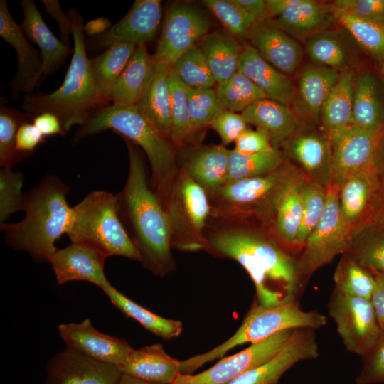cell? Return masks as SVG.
<instances>
[{"mask_svg":"<svg viewBox=\"0 0 384 384\" xmlns=\"http://www.w3.org/2000/svg\"><path fill=\"white\" fill-rule=\"evenodd\" d=\"M225 222L206 236V250L232 258L245 269L260 305L272 307L297 299L303 279L294 254L260 227Z\"/></svg>","mask_w":384,"mask_h":384,"instance_id":"obj_1","label":"cell"},{"mask_svg":"<svg viewBox=\"0 0 384 384\" xmlns=\"http://www.w3.org/2000/svg\"><path fill=\"white\" fill-rule=\"evenodd\" d=\"M129 172L123 190L117 195L118 211L143 265L163 277L174 268L171 233L165 211L149 185L147 170L138 147L124 139Z\"/></svg>","mask_w":384,"mask_h":384,"instance_id":"obj_2","label":"cell"},{"mask_svg":"<svg viewBox=\"0 0 384 384\" xmlns=\"http://www.w3.org/2000/svg\"><path fill=\"white\" fill-rule=\"evenodd\" d=\"M69 190L57 176H44L24 194V218L0 225L6 243L26 252L37 262H48L58 250L55 242L67 233L71 224L73 208L66 200Z\"/></svg>","mask_w":384,"mask_h":384,"instance_id":"obj_3","label":"cell"},{"mask_svg":"<svg viewBox=\"0 0 384 384\" xmlns=\"http://www.w3.org/2000/svg\"><path fill=\"white\" fill-rule=\"evenodd\" d=\"M71 20L73 53L61 86L49 94L24 95L22 109L33 117L43 112L55 114L67 133L75 125L83 126L90 111L101 105L94 82L90 59L87 57L83 18L75 9L68 14Z\"/></svg>","mask_w":384,"mask_h":384,"instance_id":"obj_4","label":"cell"},{"mask_svg":"<svg viewBox=\"0 0 384 384\" xmlns=\"http://www.w3.org/2000/svg\"><path fill=\"white\" fill-rule=\"evenodd\" d=\"M304 175L289 160L266 175L226 183L208 194L211 213L228 222L270 228L278 203L287 188Z\"/></svg>","mask_w":384,"mask_h":384,"instance_id":"obj_5","label":"cell"},{"mask_svg":"<svg viewBox=\"0 0 384 384\" xmlns=\"http://www.w3.org/2000/svg\"><path fill=\"white\" fill-rule=\"evenodd\" d=\"M112 129L140 146L146 153L151 169L154 191L164 188L178 171L176 152L170 139L160 134L143 117L135 105L103 107L90 114L74 139Z\"/></svg>","mask_w":384,"mask_h":384,"instance_id":"obj_6","label":"cell"},{"mask_svg":"<svg viewBox=\"0 0 384 384\" xmlns=\"http://www.w3.org/2000/svg\"><path fill=\"white\" fill-rule=\"evenodd\" d=\"M73 208L71 224L66 233L71 243L89 247L106 258L118 255L141 261L140 254L119 215L116 196L95 190Z\"/></svg>","mask_w":384,"mask_h":384,"instance_id":"obj_7","label":"cell"},{"mask_svg":"<svg viewBox=\"0 0 384 384\" xmlns=\"http://www.w3.org/2000/svg\"><path fill=\"white\" fill-rule=\"evenodd\" d=\"M326 324V316L316 310H303L297 299L272 307L255 302L240 326L230 338L206 353L180 361V373L191 374L206 363L221 358L237 346L255 343L284 330L317 329Z\"/></svg>","mask_w":384,"mask_h":384,"instance_id":"obj_8","label":"cell"},{"mask_svg":"<svg viewBox=\"0 0 384 384\" xmlns=\"http://www.w3.org/2000/svg\"><path fill=\"white\" fill-rule=\"evenodd\" d=\"M155 193L168 219L172 246L185 251L206 250L205 229L211 207L206 190L182 167Z\"/></svg>","mask_w":384,"mask_h":384,"instance_id":"obj_9","label":"cell"},{"mask_svg":"<svg viewBox=\"0 0 384 384\" xmlns=\"http://www.w3.org/2000/svg\"><path fill=\"white\" fill-rule=\"evenodd\" d=\"M339 191V186H328L322 216L299 253L297 267L303 280L336 255L346 253L351 244L354 231L342 218Z\"/></svg>","mask_w":384,"mask_h":384,"instance_id":"obj_10","label":"cell"},{"mask_svg":"<svg viewBox=\"0 0 384 384\" xmlns=\"http://www.w3.org/2000/svg\"><path fill=\"white\" fill-rule=\"evenodd\" d=\"M384 135V124L351 125L329 136L331 148L330 185L341 186L348 178L373 169Z\"/></svg>","mask_w":384,"mask_h":384,"instance_id":"obj_11","label":"cell"},{"mask_svg":"<svg viewBox=\"0 0 384 384\" xmlns=\"http://www.w3.org/2000/svg\"><path fill=\"white\" fill-rule=\"evenodd\" d=\"M328 309L346 348L362 357L369 353L383 331L370 300L334 290Z\"/></svg>","mask_w":384,"mask_h":384,"instance_id":"obj_12","label":"cell"},{"mask_svg":"<svg viewBox=\"0 0 384 384\" xmlns=\"http://www.w3.org/2000/svg\"><path fill=\"white\" fill-rule=\"evenodd\" d=\"M210 25L208 18L196 6L186 3L171 5L167 9L153 58L172 67L183 53L209 33Z\"/></svg>","mask_w":384,"mask_h":384,"instance_id":"obj_13","label":"cell"},{"mask_svg":"<svg viewBox=\"0 0 384 384\" xmlns=\"http://www.w3.org/2000/svg\"><path fill=\"white\" fill-rule=\"evenodd\" d=\"M294 330H284L252 343L239 353L221 358L214 366L198 374H180L173 384H228L272 358L282 348Z\"/></svg>","mask_w":384,"mask_h":384,"instance_id":"obj_14","label":"cell"},{"mask_svg":"<svg viewBox=\"0 0 384 384\" xmlns=\"http://www.w3.org/2000/svg\"><path fill=\"white\" fill-rule=\"evenodd\" d=\"M268 19L299 41L329 29L336 21L332 3L315 0H267Z\"/></svg>","mask_w":384,"mask_h":384,"instance_id":"obj_15","label":"cell"},{"mask_svg":"<svg viewBox=\"0 0 384 384\" xmlns=\"http://www.w3.org/2000/svg\"><path fill=\"white\" fill-rule=\"evenodd\" d=\"M285 158L304 174L307 180L328 187L331 180V148L329 137L312 127H299L281 145Z\"/></svg>","mask_w":384,"mask_h":384,"instance_id":"obj_16","label":"cell"},{"mask_svg":"<svg viewBox=\"0 0 384 384\" xmlns=\"http://www.w3.org/2000/svg\"><path fill=\"white\" fill-rule=\"evenodd\" d=\"M318 356L315 329H296L272 358L228 384H277L282 375L296 363L314 359Z\"/></svg>","mask_w":384,"mask_h":384,"instance_id":"obj_17","label":"cell"},{"mask_svg":"<svg viewBox=\"0 0 384 384\" xmlns=\"http://www.w3.org/2000/svg\"><path fill=\"white\" fill-rule=\"evenodd\" d=\"M58 331L66 348L118 367L134 350L125 340L98 331L89 319L79 323L61 324Z\"/></svg>","mask_w":384,"mask_h":384,"instance_id":"obj_18","label":"cell"},{"mask_svg":"<svg viewBox=\"0 0 384 384\" xmlns=\"http://www.w3.org/2000/svg\"><path fill=\"white\" fill-rule=\"evenodd\" d=\"M0 36L14 48L18 58L17 73L9 84L11 98L15 101L21 92L31 94L42 79V58L13 19L5 0L0 1Z\"/></svg>","mask_w":384,"mask_h":384,"instance_id":"obj_19","label":"cell"},{"mask_svg":"<svg viewBox=\"0 0 384 384\" xmlns=\"http://www.w3.org/2000/svg\"><path fill=\"white\" fill-rule=\"evenodd\" d=\"M44 384H117L119 367L65 348L46 364Z\"/></svg>","mask_w":384,"mask_h":384,"instance_id":"obj_20","label":"cell"},{"mask_svg":"<svg viewBox=\"0 0 384 384\" xmlns=\"http://www.w3.org/2000/svg\"><path fill=\"white\" fill-rule=\"evenodd\" d=\"M161 15V1L137 0L119 21L95 37V43L107 48L117 43L146 44L155 38Z\"/></svg>","mask_w":384,"mask_h":384,"instance_id":"obj_21","label":"cell"},{"mask_svg":"<svg viewBox=\"0 0 384 384\" xmlns=\"http://www.w3.org/2000/svg\"><path fill=\"white\" fill-rule=\"evenodd\" d=\"M340 73L314 63H306L300 70L292 103L293 111L304 126L320 123L322 107Z\"/></svg>","mask_w":384,"mask_h":384,"instance_id":"obj_22","label":"cell"},{"mask_svg":"<svg viewBox=\"0 0 384 384\" xmlns=\"http://www.w3.org/2000/svg\"><path fill=\"white\" fill-rule=\"evenodd\" d=\"M247 38L265 60L284 75H291L300 67L304 57L302 46L269 20L257 21Z\"/></svg>","mask_w":384,"mask_h":384,"instance_id":"obj_23","label":"cell"},{"mask_svg":"<svg viewBox=\"0 0 384 384\" xmlns=\"http://www.w3.org/2000/svg\"><path fill=\"white\" fill-rule=\"evenodd\" d=\"M106 257L99 252L82 245L71 243L58 249L48 262L58 284L72 281H86L100 289L110 283L105 272Z\"/></svg>","mask_w":384,"mask_h":384,"instance_id":"obj_24","label":"cell"},{"mask_svg":"<svg viewBox=\"0 0 384 384\" xmlns=\"http://www.w3.org/2000/svg\"><path fill=\"white\" fill-rule=\"evenodd\" d=\"M171 69V66L167 63L153 58L148 80L135 104L139 112L154 128L169 139L171 132L168 80Z\"/></svg>","mask_w":384,"mask_h":384,"instance_id":"obj_25","label":"cell"},{"mask_svg":"<svg viewBox=\"0 0 384 384\" xmlns=\"http://www.w3.org/2000/svg\"><path fill=\"white\" fill-rule=\"evenodd\" d=\"M238 72L255 83L267 98L287 106L292 105L295 95L292 80L265 60L249 43L242 45Z\"/></svg>","mask_w":384,"mask_h":384,"instance_id":"obj_26","label":"cell"},{"mask_svg":"<svg viewBox=\"0 0 384 384\" xmlns=\"http://www.w3.org/2000/svg\"><path fill=\"white\" fill-rule=\"evenodd\" d=\"M19 4L23 13V21L20 26L28 39L40 48L43 79L55 72L73 54V48L65 45L53 35L33 0H23Z\"/></svg>","mask_w":384,"mask_h":384,"instance_id":"obj_27","label":"cell"},{"mask_svg":"<svg viewBox=\"0 0 384 384\" xmlns=\"http://www.w3.org/2000/svg\"><path fill=\"white\" fill-rule=\"evenodd\" d=\"M119 369L122 375L161 384H173L181 374L180 361L159 343L134 349Z\"/></svg>","mask_w":384,"mask_h":384,"instance_id":"obj_28","label":"cell"},{"mask_svg":"<svg viewBox=\"0 0 384 384\" xmlns=\"http://www.w3.org/2000/svg\"><path fill=\"white\" fill-rule=\"evenodd\" d=\"M375 190L373 169L350 177L340 186L341 215L354 232L369 223Z\"/></svg>","mask_w":384,"mask_h":384,"instance_id":"obj_29","label":"cell"},{"mask_svg":"<svg viewBox=\"0 0 384 384\" xmlns=\"http://www.w3.org/2000/svg\"><path fill=\"white\" fill-rule=\"evenodd\" d=\"M241 114L247 124L266 131L276 149L300 127L299 121L289 106L268 98L250 105Z\"/></svg>","mask_w":384,"mask_h":384,"instance_id":"obj_30","label":"cell"},{"mask_svg":"<svg viewBox=\"0 0 384 384\" xmlns=\"http://www.w3.org/2000/svg\"><path fill=\"white\" fill-rule=\"evenodd\" d=\"M340 31L327 29L306 40L305 51L312 63L339 73L353 70L356 63L354 49Z\"/></svg>","mask_w":384,"mask_h":384,"instance_id":"obj_31","label":"cell"},{"mask_svg":"<svg viewBox=\"0 0 384 384\" xmlns=\"http://www.w3.org/2000/svg\"><path fill=\"white\" fill-rule=\"evenodd\" d=\"M306 179L305 175H303L287 188L278 203L267 230L282 246L293 254L298 253L296 238L302 213L301 191Z\"/></svg>","mask_w":384,"mask_h":384,"instance_id":"obj_32","label":"cell"},{"mask_svg":"<svg viewBox=\"0 0 384 384\" xmlns=\"http://www.w3.org/2000/svg\"><path fill=\"white\" fill-rule=\"evenodd\" d=\"M229 155L223 145L203 146L190 155L183 168L210 194L225 183Z\"/></svg>","mask_w":384,"mask_h":384,"instance_id":"obj_33","label":"cell"},{"mask_svg":"<svg viewBox=\"0 0 384 384\" xmlns=\"http://www.w3.org/2000/svg\"><path fill=\"white\" fill-rule=\"evenodd\" d=\"M356 74L353 70L340 73L322 107L320 124L328 137L353 124Z\"/></svg>","mask_w":384,"mask_h":384,"instance_id":"obj_34","label":"cell"},{"mask_svg":"<svg viewBox=\"0 0 384 384\" xmlns=\"http://www.w3.org/2000/svg\"><path fill=\"white\" fill-rule=\"evenodd\" d=\"M199 42L217 85L238 72L242 46L231 33L222 30L209 32Z\"/></svg>","mask_w":384,"mask_h":384,"instance_id":"obj_35","label":"cell"},{"mask_svg":"<svg viewBox=\"0 0 384 384\" xmlns=\"http://www.w3.org/2000/svg\"><path fill=\"white\" fill-rule=\"evenodd\" d=\"M378 78L371 72L356 74L353 91V125L384 124V91Z\"/></svg>","mask_w":384,"mask_h":384,"instance_id":"obj_36","label":"cell"},{"mask_svg":"<svg viewBox=\"0 0 384 384\" xmlns=\"http://www.w3.org/2000/svg\"><path fill=\"white\" fill-rule=\"evenodd\" d=\"M152 63L153 57L149 54L146 44L138 45L112 90V105H135L148 80Z\"/></svg>","mask_w":384,"mask_h":384,"instance_id":"obj_37","label":"cell"},{"mask_svg":"<svg viewBox=\"0 0 384 384\" xmlns=\"http://www.w3.org/2000/svg\"><path fill=\"white\" fill-rule=\"evenodd\" d=\"M136 47L132 43L114 44L90 59L94 82L102 104L110 100L112 90Z\"/></svg>","mask_w":384,"mask_h":384,"instance_id":"obj_38","label":"cell"},{"mask_svg":"<svg viewBox=\"0 0 384 384\" xmlns=\"http://www.w3.org/2000/svg\"><path fill=\"white\" fill-rule=\"evenodd\" d=\"M111 303L127 317L139 322L146 330L164 339L180 335L183 325L179 321L168 319L146 309L127 298L110 283L101 288Z\"/></svg>","mask_w":384,"mask_h":384,"instance_id":"obj_39","label":"cell"},{"mask_svg":"<svg viewBox=\"0 0 384 384\" xmlns=\"http://www.w3.org/2000/svg\"><path fill=\"white\" fill-rule=\"evenodd\" d=\"M284 161L278 149L258 154H242L230 150L225 183L262 176L277 169Z\"/></svg>","mask_w":384,"mask_h":384,"instance_id":"obj_40","label":"cell"},{"mask_svg":"<svg viewBox=\"0 0 384 384\" xmlns=\"http://www.w3.org/2000/svg\"><path fill=\"white\" fill-rule=\"evenodd\" d=\"M334 290L370 300L375 279L374 274L350 255L344 253L334 274Z\"/></svg>","mask_w":384,"mask_h":384,"instance_id":"obj_41","label":"cell"},{"mask_svg":"<svg viewBox=\"0 0 384 384\" xmlns=\"http://www.w3.org/2000/svg\"><path fill=\"white\" fill-rule=\"evenodd\" d=\"M334 14L336 21L366 52L375 59H384V26L358 18L334 7Z\"/></svg>","mask_w":384,"mask_h":384,"instance_id":"obj_42","label":"cell"},{"mask_svg":"<svg viewBox=\"0 0 384 384\" xmlns=\"http://www.w3.org/2000/svg\"><path fill=\"white\" fill-rule=\"evenodd\" d=\"M346 253L371 272L384 273V233L368 225L358 229Z\"/></svg>","mask_w":384,"mask_h":384,"instance_id":"obj_43","label":"cell"},{"mask_svg":"<svg viewBox=\"0 0 384 384\" xmlns=\"http://www.w3.org/2000/svg\"><path fill=\"white\" fill-rule=\"evenodd\" d=\"M168 80L171 118L170 140L173 144L181 146L194 133L188 107L187 87L172 69Z\"/></svg>","mask_w":384,"mask_h":384,"instance_id":"obj_44","label":"cell"},{"mask_svg":"<svg viewBox=\"0 0 384 384\" xmlns=\"http://www.w3.org/2000/svg\"><path fill=\"white\" fill-rule=\"evenodd\" d=\"M215 90L221 106L234 112H242L250 105L267 98L255 83L240 72L218 85Z\"/></svg>","mask_w":384,"mask_h":384,"instance_id":"obj_45","label":"cell"},{"mask_svg":"<svg viewBox=\"0 0 384 384\" xmlns=\"http://www.w3.org/2000/svg\"><path fill=\"white\" fill-rule=\"evenodd\" d=\"M171 69L188 88H213L217 84L198 44L183 53Z\"/></svg>","mask_w":384,"mask_h":384,"instance_id":"obj_46","label":"cell"},{"mask_svg":"<svg viewBox=\"0 0 384 384\" xmlns=\"http://www.w3.org/2000/svg\"><path fill=\"white\" fill-rule=\"evenodd\" d=\"M35 117L17 110L0 106V165L13 168L16 162L26 155L16 150V134L19 127L25 122H32Z\"/></svg>","mask_w":384,"mask_h":384,"instance_id":"obj_47","label":"cell"},{"mask_svg":"<svg viewBox=\"0 0 384 384\" xmlns=\"http://www.w3.org/2000/svg\"><path fill=\"white\" fill-rule=\"evenodd\" d=\"M327 188L306 180L301 191L302 213L296 238L298 254L324 213L327 198Z\"/></svg>","mask_w":384,"mask_h":384,"instance_id":"obj_48","label":"cell"},{"mask_svg":"<svg viewBox=\"0 0 384 384\" xmlns=\"http://www.w3.org/2000/svg\"><path fill=\"white\" fill-rule=\"evenodd\" d=\"M203 3L238 40L247 38L251 28L257 21L254 15L240 8L232 0H204Z\"/></svg>","mask_w":384,"mask_h":384,"instance_id":"obj_49","label":"cell"},{"mask_svg":"<svg viewBox=\"0 0 384 384\" xmlns=\"http://www.w3.org/2000/svg\"><path fill=\"white\" fill-rule=\"evenodd\" d=\"M188 107L194 132L210 125L224 109L213 88L187 87Z\"/></svg>","mask_w":384,"mask_h":384,"instance_id":"obj_50","label":"cell"},{"mask_svg":"<svg viewBox=\"0 0 384 384\" xmlns=\"http://www.w3.org/2000/svg\"><path fill=\"white\" fill-rule=\"evenodd\" d=\"M24 176L13 168L0 169V225L13 213L23 210L24 194L22 193Z\"/></svg>","mask_w":384,"mask_h":384,"instance_id":"obj_51","label":"cell"},{"mask_svg":"<svg viewBox=\"0 0 384 384\" xmlns=\"http://www.w3.org/2000/svg\"><path fill=\"white\" fill-rule=\"evenodd\" d=\"M384 383V330L373 348L363 357V367L356 384Z\"/></svg>","mask_w":384,"mask_h":384,"instance_id":"obj_52","label":"cell"},{"mask_svg":"<svg viewBox=\"0 0 384 384\" xmlns=\"http://www.w3.org/2000/svg\"><path fill=\"white\" fill-rule=\"evenodd\" d=\"M373 170L376 178V190L371 216L367 225L384 233V135L373 165Z\"/></svg>","mask_w":384,"mask_h":384,"instance_id":"obj_53","label":"cell"},{"mask_svg":"<svg viewBox=\"0 0 384 384\" xmlns=\"http://www.w3.org/2000/svg\"><path fill=\"white\" fill-rule=\"evenodd\" d=\"M334 8L384 26V0H337Z\"/></svg>","mask_w":384,"mask_h":384,"instance_id":"obj_54","label":"cell"},{"mask_svg":"<svg viewBox=\"0 0 384 384\" xmlns=\"http://www.w3.org/2000/svg\"><path fill=\"white\" fill-rule=\"evenodd\" d=\"M221 138L223 146L235 142L248 129L242 114L223 109L210 124Z\"/></svg>","mask_w":384,"mask_h":384,"instance_id":"obj_55","label":"cell"},{"mask_svg":"<svg viewBox=\"0 0 384 384\" xmlns=\"http://www.w3.org/2000/svg\"><path fill=\"white\" fill-rule=\"evenodd\" d=\"M235 142L234 149L242 154H258L276 149L272 146L268 133L260 128H248Z\"/></svg>","mask_w":384,"mask_h":384,"instance_id":"obj_56","label":"cell"},{"mask_svg":"<svg viewBox=\"0 0 384 384\" xmlns=\"http://www.w3.org/2000/svg\"><path fill=\"white\" fill-rule=\"evenodd\" d=\"M44 139V136L33 124L23 123L16 134V150L23 154L31 155L33 149Z\"/></svg>","mask_w":384,"mask_h":384,"instance_id":"obj_57","label":"cell"},{"mask_svg":"<svg viewBox=\"0 0 384 384\" xmlns=\"http://www.w3.org/2000/svg\"><path fill=\"white\" fill-rule=\"evenodd\" d=\"M46 6L45 11L55 18L61 33V41L68 46L70 36L72 35L71 20L62 10L60 3L56 0H43Z\"/></svg>","mask_w":384,"mask_h":384,"instance_id":"obj_58","label":"cell"},{"mask_svg":"<svg viewBox=\"0 0 384 384\" xmlns=\"http://www.w3.org/2000/svg\"><path fill=\"white\" fill-rule=\"evenodd\" d=\"M33 124L44 137L66 134L59 119L50 112H43L36 116Z\"/></svg>","mask_w":384,"mask_h":384,"instance_id":"obj_59","label":"cell"},{"mask_svg":"<svg viewBox=\"0 0 384 384\" xmlns=\"http://www.w3.org/2000/svg\"><path fill=\"white\" fill-rule=\"evenodd\" d=\"M374 274L375 284L370 302L376 314L379 324L384 330V273L372 272Z\"/></svg>","mask_w":384,"mask_h":384,"instance_id":"obj_60","label":"cell"},{"mask_svg":"<svg viewBox=\"0 0 384 384\" xmlns=\"http://www.w3.org/2000/svg\"><path fill=\"white\" fill-rule=\"evenodd\" d=\"M232 1L240 8L254 15L257 21L268 19L265 0H232Z\"/></svg>","mask_w":384,"mask_h":384,"instance_id":"obj_61","label":"cell"},{"mask_svg":"<svg viewBox=\"0 0 384 384\" xmlns=\"http://www.w3.org/2000/svg\"><path fill=\"white\" fill-rule=\"evenodd\" d=\"M111 26V23L107 18H98L87 23L84 26V31L87 34L95 37L105 32Z\"/></svg>","mask_w":384,"mask_h":384,"instance_id":"obj_62","label":"cell"},{"mask_svg":"<svg viewBox=\"0 0 384 384\" xmlns=\"http://www.w3.org/2000/svg\"><path fill=\"white\" fill-rule=\"evenodd\" d=\"M117 384H161V383H151V382L146 381V380H141L139 378H136L129 375L122 374Z\"/></svg>","mask_w":384,"mask_h":384,"instance_id":"obj_63","label":"cell"},{"mask_svg":"<svg viewBox=\"0 0 384 384\" xmlns=\"http://www.w3.org/2000/svg\"><path fill=\"white\" fill-rule=\"evenodd\" d=\"M382 72H383V73L384 75V59L383 60Z\"/></svg>","mask_w":384,"mask_h":384,"instance_id":"obj_64","label":"cell"}]
</instances>
